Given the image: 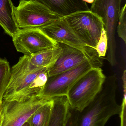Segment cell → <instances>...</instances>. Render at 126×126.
<instances>
[{
  "label": "cell",
  "instance_id": "obj_10",
  "mask_svg": "<svg viewBox=\"0 0 126 126\" xmlns=\"http://www.w3.org/2000/svg\"><path fill=\"white\" fill-rule=\"evenodd\" d=\"M59 44L62 48V52L50 68L48 77L72 69L87 61L98 56L95 49L89 47L81 49L63 44Z\"/></svg>",
  "mask_w": 126,
  "mask_h": 126
},
{
  "label": "cell",
  "instance_id": "obj_6",
  "mask_svg": "<svg viewBox=\"0 0 126 126\" xmlns=\"http://www.w3.org/2000/svg\"><path fill=\"white\" fill-rule=\"evenodd\" d=\"M15 14L20 29L39 28L62 17L33 0H20L15 7Z\"/></svg>",
  "mask_w": 126,
  "mask_h": 126
},
{
  "label": "cell",
  "instance_id": "obj_16",
  "mask_svg": "<svg viewBox=\"0 0 126 126\" xmlns=\"http://www.w3.org/2000/svg\"><path fill=\"white\" fill-rule=\"evenodd\" d=\"M53 100L51 98L40 107L27 121L31 126H48L50 120Z\"/></svg>",
  "mask_w": 126,
  "mask_h": 126
},
{
  "label": "cell",
  "instance_id": "obj_18",
  "mask_svg": "<svg viewBox=\"0 0 126 126\" xmlns=\"http://www.w3.org/2000/svg\"><path fill=\"white\" fill-rule=\"evenodd\" d=\"M126 4L121 8L117 26L118 36L126 43Z\"/></svg>",
  "mask_w": 126,
  "mask_h": 126
},
{
  "label": "cell",
  "instance_id": "obj_5",
  "mask_svg": "<svg viewBox=\"0 0 126 126\" xmlns=\"http://www.w3.org/2000/svg\"><path fill=\"white\" fill-rule=\"evenodd\" d=\"M102 65V61L97 56L72 69L48 77L40 96L52 98L67 95L70 89L81 77L92 67Z\"/></svg>",
  "mask_w": 126,
  "mask_h": 126
},
{
  "label": "cell",
  "instance_id": "obj_9",
  "mask_svg": "<svg viewBox=\"0 0 126 126\" xmlns=\"http://www.w3.org/2000/svg\"><path fill=\"white\" fill-rule=\"evenodd\" d=\"M12 39L16 50L27 56L58 46L38 28L20 29Z\"/></svg>",
  "mask_w": 126,
  "mask_h": 126
},
{
  "label": "cell",
  "instance_id": "obj_15",
  "mask_svg": "<svg viewBox=\"0 0 126 126\" xmlns=\"http://www.w3.org/2000/svg\"><path fill=\"white\" fill-rule=\"evenodd\" d=\"M54 48L46 49L29 56L31 63L37 67H50L62 52L60 44Z\"/></svg>",
  "mask_w": 126,
  "mask_h": 126
},
{
  "label": "cell",
  "instance_id": "obj_3",
  "mask_svg": "<svg viewBox=\"0 0 126 126\" xmlns=\"http://www.w3.org/2000/svg\"><path fill=\"white\" fill-rule=\"evenodd\" d=\"M106 76L101 67H92L71 87L67 96L70 107L81 111L94 99Z\"/></svg>",
  "mask_w": 126,
  "mask_h": 126
},
{
  "label": "cell",
  "instance_id": "obj_12",
  "mask_svg": "<svg viewBox=\"0 0 126 126\" xmlns=\"http://www.w3.org/2000/svg\"><path fill=\"white\" fill-rule=\"evenodd\" d=\"M48 8L61 17L81 11H89L90 9L83 0H33Z\"/></svg>",
  "mask_w": 126,
  "mask_h": 126
},
{
  "label": "cell",
  "instance_id": "obj_17",
  "mask_svg": "<svg viewBox=\"0 0 126 126\" xmlns=\"http://www.w3.org/2000/svg\"><path fill=\"white\" fill-rule=\"evenodd\" d=\"M10 75L11 69L9 62L6 59L0 58V100H3L9 82Z\"/></svg>",
  "mask_w": 126,
  "mask_h": 126
},
{
  "label": "cell",
  "instance_id": "obj_19",
  "mask_svg": "<svg viewBox=\"0 0 126 126\" xmlns=\"http://www.w3.org/2000/svg\"><path fill=\"white\" fill-rule=\"evenodd\" d=\"M107 48L108 38L106 32L104 28L102 31L95 49V51L99 58H101L106 57Z\"/></svg>",
  "mask_w": 126,
  "mask_h": 126
},
{
  "label": "cell",
  "instance_id": "obj_22",
  "mask_svg": "<svg viewBox=\"0 0 126 126\" xmlns=\"http://www.w3.org/2000/svg\"><path fill=\"white\" fill-rule=\"evenodd\" d=\"M2 120H3V115H2V112H1V109L0 111V126H1Z\"/></svg>",
  "mask_w": 126,
  "mask_h": 126
},
{
  "label": "cell",
  "instance_id": "obj_25",
  "mask_svg": "<svg viewBox=\"0 0 126 126\" xmlns=\"http://www.w3.org/2000/svg\"><path fill=\"white\" fill-rule=\"evenodd\" d=\"M2 104V100H0V111L1 109V105Z\"/></svg>",
  "mask_w": 126,
  "mask_h": 126
},
{
  "label": "cell",
  "instance_id": "obj_2",
  "mask_svg": "<svg viewBox=\"0 0 126 126\" xmlns=\"http://www.w3.org/2000/svg\"><path fill=\"white\" fill-rule=\"evenodd\" d=\"M117 86L115 75L106 77L94 99L78 112L75 126H104L111 117L120 114L121 106L116 100Z\"/></svg>",
  "mask_w": 126,
  "mask_h": 126
},
{
  "label": "cell",
  "instance_id": "obj_13",
  "mask_svg": "<svg viewBox=\"0 0 126 126\" xmlns=\"http://www.w3.org/2000/svg\"><path fill=\"white\" fill-rule=\"evenodd\" d=\"M15 7L12 0H0V26L12 38L20 29L17 25Z\"/></svg>",
  "mask_w": 126,
  "mask_h": 126
},
{
  "label": "cell",
  "instance_id": "obj_14",
  "mask_svg": "<svg viewBox=\"0 0 126 126\" xmlns=\"http://www.w3.org/2000/svg\"><path fill=\"white\" fill-rule=\"evenodd\" d=\"M52 107L48 126H66L70 105L67 95L52 98Z\"/></svg>",
  "mask_w": 126,
  "mask_h": 126
},
{
  "label": "cell",
  "instance_id": "obj_23",
  "mask_svg": "<svg viewBox=\"0 0 126 126\" xmlns=\"http://www.w3.org/2000/svg\"><path fill=\"white\" fill-rule=\"evenodd\" d=\"M94 0H83V1L89 3H92Z\"/></svg>",
  "mask_w": 126,
  "mask_h": 126
},
{
  "label": "cell",
  "instance_id": "obj_11",
  "mask_svg": "<svg viewBox=\"0 0 126 126\" xmlns=\"http://www.w3.org/2000/svg\"><path fill=\"white\" fill-rule=\"evenodd\" d=\"M38 29L56 43L81 49L87 47L75 34L64 17Z\"/></svg>",
  "mask_w": 126,
  "mask_h": 126
},
{
  "label": "cell",
  "instance_id": "obj_8",
  "mask_svg": "<svg viewBox=\"0 0 126 126\" xmlns=\"http://www.w3.org/2000/svg\"><path fill=\"white\" fill-rule=\"evenodd\" d=\"M52 98L40 95L24 101L2 100L1 126H21L38 109Z\"/></svg>",
  "mask_w": 126,
  "mask_h": 126
},
{
  "label": "cell",
  "instance_id": "obj_1",
  "mask_svg": "<svg viewBox=\"0 0 126 126\" xmlns=\"http://www.w3.org/2000/svg\"><path fill=\"white\" fill-rule=\"evenodd\" d=\"M50 68L34 66L29 56L20 57L11 69L9 82L3 100L24 101L40 95L48 79Z\"/></svg>",
  "mask_w": 126,
  "mask_h": 126
},
{
  "label": "cell",
  "instance_id": "obj_20",
  "mask_svg": "<svg viewBox=\"0 0 126 126\" xmlns=\"http://www.w3.org/2000/svg\"><path fill=\"white\" fill-rule=\"evenodd\" d=\"M123 98L121 105V111L120 114L121 126H126V85L123 84Z\"/></svg>",
  "mask_w": 126,
  "mask_h": 126
},
{
  "label": "cell",
  "instance_id": "obj_24",
  "mask_svg": "<svg viewBox=\"0 0 126 126\" xmlns=\"http://www.w3.org/2000/svg\"><path fill=\"white\" fill-rule=\"evenodd\" d=\"M21 126H30V124L29 123L28 121H27L25 122Z\"/></svg>",
  "mask_w": 126,
  "mask_h": 126
},
{
  "label": "cell",
  "instance_id": "obj_4",
  "mask_svg": "<svg viewBox=\"0 0 126 126\" xmlns=\"http://www.w3.org/2000/svg\"><path fill=\"white\" fill-rule=\"evenodd\" d=\"M122 0H94L90 10L102 19L108 38L106 60L112 66L116 59L115 31L120 16Z\"/></svg>",
  "mask_w": 126,
  "mask_h": 126
},
{
  "label": "cell",
  "instance_id": "obj_7",
  "mask_svg": "<svg viewBox=\"0 0 126 126\" xmlns=\"http://www.w3.org/2000/svg\"><path fill=\"white\" fill-rule=\"evenodd\" d=\"M64 17L83 43L95 49L104 28L101 18L90 10L77 12Z\"/></svg>",
  "mask_w": 126,
  "mask_h": 126
},
{
  "label": "cell",
  "instance_id": "obj_21",
  "mask_svg": "<svg viewBox=\"0 0 126 126\" xmlns=\"http://www.w3.org/2000/svg\"><path fill=\"white\" fill-rule=\"evenodd\" d=\"M78 111L70 107L69 117L66 126H75Z\"/></svg>",
  "mask_w": 126,
  "mask_h": 126
}]
</instances>
